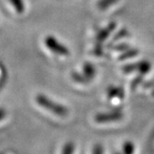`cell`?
I'll use <instances>...</instances> for the list:
<instances>
[{
  "label": "cell",
  "mask_w": 154,
  "mask_h": 154,
  "mask_svg": "<svg viewBox=\"0 0 154 154\" xmlns=\"http://www.w3.org/2000/svg\"><path fill=\"white\" fill-rule=\"evenodd\" d=\"M35 99H36V102L41 107L53 112L55 115L59 116H65L69 113V110L66 107H64L63 105H59V104H57L56 102L51 100L49 98H47L43 94L37 95Z\"/></svg>",
  "instance_id": "1"
},
{
  "label": "cell",
  "mask_w": 154,
  "mask_h": 154,
  "mask_svg": "<svg viewBox=\"0 0 154 154\" xmlns=\"http://www.w3.org/2000/svg\"><path fill=\"white\" fill-rule=\"evenodd\" d=\"M45 43L47 48L51 50L53 53L62 56L69 55V49L63 44H61L59 41H57L53 36H47L45 39Z\"/></svg>",
  "instance_id": "2"
},
{
  "label": "cell",
  "mask_w": 154,
  "mask_h": 154,
  "mask_svg": "<svg viewBox=\"0 0 154 154\" xmlns=\"http://www.w3.org/2000/svg\"><path fill=\"white\" fill-rule=\"evenodd\" d=\"M122 117V115L120 112H113V113H104L98 114L95 116V121L97 122L104 123V122H110L119 121Z\"/></svg>",
  "instance_id": "3"
},
{
  "label": "cell",
  "mask_w": 154,
  "mask_h": 154,
  "mask_svg": "<svg viewBox=\"0 0 154 154\" xmlns=\"http://www.w3.org/2000/svg\"><path fill=\"white\" fill-rule=\"evenodd\" d=\"M116 26V22H110V24H109L106 28H104L103 30H101V31L98 33V35H97V40H98L99 42L104 41L105 38L110 35V33L115 29Z\"/></svg>",
  "instance_id": "4"
},
{
  "label": "cell",
  "mask_w": 154,
  "mask_h": 154,
  "mask_svg": "<svg viewBox=\"0 0 154 154\" xmlns=\"http://www.w3.org/2000/svg\"><path fill=\"white\" fill-rule=\"evenodd\" d=\"M83 72H84V75L88 78V80L90 81V80H92L93 78L95 75V74H96V70H95V68L93 64H91V63H86L84 67H83Z\"/></svg>",
  "instance_id": "5"
},
{
  "label": "cell",
  "mask_w": 154,
  "mask_h": 154,
  "mask_svg": "<svg viewBox=\"0 0 154 154\" xmlns=\"http://www.w3.org/2000/svg\"><path fill=\"white\" fill-rule=\"evenodd\" d=\"M151 69V64L149 62L146 61H143V62H139L138 63V71L141 74H146L148 73L149 70Z\"/></svg>",
  "instance_id": "6"
},
{
  "label": "cell",
  "mask_w": 154,
  "mask_h": 154,
  "mask_svg": "<svg viewBox=\"0 0 154 154\" xmlns=\"http://www.w3.org/2000/svg\"><path fill=\"white\" fill-rule=\"evenodd\" d=\"M10 2H11L12 5L16 9L17 13L22 14L25 10V6H24L22 0H10Z\"/></svg>",
  "instance_id": "7"
},
{
  "label": "cell",
  "mask_w": 154,
  "mask_h": 154,
  "mask_svg": "<svg viewBox=\"0 0 154 154\" xmlns=\"http://www.w3.org/2000/svg\"><path fill=\"white\" fill-rule=\"evenodd\" d=\"M108 94H109V97L110 98H114V97H122L123 96V92L121 88H111L109 89V92H108Z\"/></svg>",
  "instance_id": "8"
},
{
  "label": "cell",
  "mask_w": 154,
  "mask_h": 154,
  "mask_svg": "<svg viewBox=\"0 0 154 154\" xmlns=\"http://www.w3.org/2000/svg\"><path fill=\"white\" fill-rule=\"evenodd\" d=\"M138 52L139 51L137 50H128V51H126L125 52H123L120 58H121V60H125L127 58H130V57H135L138 54Z\"/></svg>",
  "instance_id": "9"
},
{
  "label": "cell",
  "mask_w": 154,
  "mask_h": 154,
  "mask_svg": "<svg viewBox=\"0 0 154 154\" xmlns=\"http://www.w3.org/2000/svg\"><path fill=\"white\" fill-rule=\"evenodd\" d=\"M117 0H100L98 3V7L101 10H105L110 5H114Z\"/></svg>",
  "instance_id": "10"
},
{
  "label": "cell",
  "mask_w": 154,
  "mask_h": 154,
  "mask_svg": "<svg viewBox=\"0 0 154 154\" xmlns=\"http://www.w3.org/2000/svg\"><path fill=\"white\" fill-rule=\"evenodd\" d=\"M72 76H73V79L77 82H80V83H86L88 82V80L87 77L85 76L84 75H81V74H77V73H74L73 75H72Z\"/></svg>",
  "instance_id": "11"
},
{
  "label": "cell",
  "mask_w": 154,
  "mask_h": 154,
  "mask_svg": "<svg viewBox=\"0 0 154 154\" xmlns=\"http://www.w3.org/2000/svg\"><path fill=\"white\" fill-rule=\"evenodd\" d=\"M134 145L131 142H127L124 144L123 146V152L127 154H130L134 152Z\"/></svg>",
  "instance_id": "12"
},
{
  "label": "cell",
  "mask_w": 154,
  "mask_h": 154,
  "mask_svg": "<svg viewBox=\"0 0 154 154\" xmlns=\"http://www.w3.org/2000/svg\"><path fill=\"white\" fill-rule=\"evenodd\" d=\"M128 34V31H127L126 29H122L120 32H118V33L116 34L115 37L113 38V40L115 41V40H117V39H119V38L126 37Z\"/></svg>",
  "instance_id": "13"
},
{
  "label": "cell",
  "mask_w": 154,
  "mask_h": 154,
  "mask_svg": "<svg viewBox=\"0 0 154 154\" xmlns=\"http://www.w3.org/2000/svg\"><path fill=\"white\" fill-rule=\"evenodd\" d=\"M74 150H75V147H74V146L72 145V144H67L66 146H64V148L63 150V153H72L73 152H74Z\"/></svg>",
  "instance_id": "14"
},
{
  "label": "cell",
  "mask_w": 154,
  "mask_h": 154,
  "mask_svg": "<svg viewBox=\"0 0 154 154\" xmlns=\"http://www.w3.org/2000/svg\"><path fill=\"white\" fill-rule=\"evenodd\" d=\"M114 49L118 50V51H125V50L128 49V46L125 44L118 45H116V46L114 47Z\"/></svg>",
  "instance_id": "15"
},
{
  "label": "cell",
  "mask_w": 154,
  "mask_h": 154,
  "mask_svg": "<svg viewBox=\"0 0 154 154\" xmlns=\"http://www.w3.org/2000/svg\"><path fill=\"white\" fill-rule=\"evenodd\" d=\"M94 153H102L103 152V149L100 146H96L94 149Z\"/></svg>",
  "instance_id": "16"
},
{
  "label": "cell",
  "mask_w": 154,
  "mask_h": 154,
  "mask_svg": "<svg viewBox=\"0 0 154 154\" xmlns=\"http://www.w3.org/2000/svg\"><path fill=\"white\" fill-rule=\"evenodd\" d=\"M5 116V111L4 110H2V109H0V120L2 118H4Z\"/></svg>",
  "instance_id": "17"
}]
</instances>
